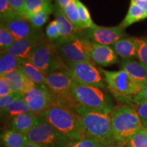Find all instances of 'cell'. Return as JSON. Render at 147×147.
Listing matches in <instances>:
<instances>
[{
  "label": "cell",
  "mask_w": 147,
  "mask_h": 147,
  "mask_svg": "<svg viewBox=\"0 0 147 147\" xmlns=\"http://www.w3.org/2000/svg\"><path fill=\"white\" fill-rule=\"evenodd\" d=\"M26 136L29 141L44 147H65L69 142L67 137L40 117Z\"/></svg>",
  "instance_id": "cell-7"
},
{
  "label": "cell",
  "mask_w": 147,
  "mask_h": 147,
  "mask_svg": "<svg viewBox=\"0 0 147 147\" xmlns=\"http://www.w3.org/2000/svg\"><path fill=\"white\" fill-rule=\"evenodd\" d=\"M134 1L147 13V0H134Z\"/></svg>",
  "instance_id": "cell-41"
},
{
  "label": "cell",
  "mask_w": 147,
  "mask_h": 147,
  "mask_svg": "<svg viewBox=\"0 0 147 147\" xmlns=\"http://www.w3.org/2000/svg\"><path fill=\"white\" fill-rule=\"evenodd\" d=\"M28 60L46 76L55 71L66 70L67 68L65 61L60 57L55 44L49 40L38 46Z\"/></svg>",
  "instance_id": "cell-5"
},
{
  "label": "cell",
  "mask_w": 147,
  "mask_h": 147,
  "mask_svg": "<svg viewBox=\"0 0 147 147\" xmlns=\"http://www.w3.org/2000/svg\"><path fill=\"white\" fill-rule=\"evenodd\" d=\"M27 113H32V111L23 97L1 111V115L3 119H11L16 116Z\"/></svg>",
  "instance_id": "cell-24"
},
{
  "label": "cell",
  "mask_w": 147,
  "mask_h": 147,
  "mask_svg": "<svg viewBox=\"0 0 147 147\" xmlns=\"http://www.w3.org/2000/svg\"><path fill=\"white\" fill-rule=\"evenodd\" d=\"M8 1L12 10L20 15L25 16L26 0H8Z\"/></svg>",
  "instance_id": "cell-37"
},
{
  "label": "cell",
  "mask_w": 147,
  "mask_h": 147,
  "mask_svg": "<svg viewBox=\"0 0 147 147\" xmlns=\"http://www.w3.org/2000/svg\"><path fill=\"white\" fill-rule=\"evenodd\" d=\"M61 36L59 24L57 20L51 21L46 28V37L49 41L55 42Z\"/></svg>",
  "instance_id": "cell-33"
},
{
  "label": "cell",
  "mask_w": 147,
  "mask_h": 147,
  "mask_svg": "<svg viewBox=\"0 0 147 147\" xmlns=\"http://www.w3.org/2000/svg\"><path fill=\"white\" fill-rule=\"evenodd\" d=\"M42 10H47L52 14L55 12V5L48 0H26L24 17L26 18Z\"/></svg>",
  "instance_id": "cell-25"
},
{
  "label": "cell",
  "mask_w": 147,
  "mask_h": 147,
  "mask_svg": "<svg viewBox=\"0 0 147 147\" xmlns=\"http://www.w3.org/2000/svg\"><path fill=\"white\" fill-rule=\"evenodd\" d=\"M62 10H63V12L65 14V17L72 24L74 28L79 33H80L82 31L85 29L81 21H80L78 7H77L76 0H71L70 2L65 7H64L62 9Z\"/></svg>",
  "instance_id": "cell-26"
},
{
  "label": "cell",
  "mask_w": 147,
  "mask_h": 147,
  "mask_svg": "<svg viewBox=\"0 0 147 147\" xmlns=\"http://www.w3.org/2000/svg\"><path fill=\"white\" fill-rule=\"evenodd\" d=\"M53 43L64 61L93 63L89 57L93 42L84 38L80 34L65 41Z\"/></svg>",
  "instance_id": "cell-6"
},
{
  "label": "cell",
  "mask_w": 147,
  "mask_h": 147,
  "mask_svg": "<svg viewBox=\"0 0 147 147\" xmlns=\"http://www.w3.org/2000/svg\"><path fill=\"white\" fill-rule=\"evenodd\" d=\"M75 110L80 117L84 131L89 136L96 139L108 147L116 143L112 131L111 114L89 109L79 104Z\"/></svg>",
  "instance_id": "cell-2"
},
{
  "label": "cell",
  "mask_w": 147,
  "mask_h": 147,
  "mask_svg": "<svg viewBox=\"0 0 147 147\" xmlns=\"http://www.w3.org/2000/svg\"><path fill=\"white\" fill-rule=\"evenodd\" d=\"M21 69L36 84L46 85V76L29 60H23Z\"/></svg>",
  "instance_id": "cell-27"
},
{
  "label": "cell",
  "mask_w": 147,
  "mask_h": 147,
  "mask_svg": "<svg viewBox=\"0 0 147 147\" xmlns=\"http://www.w3.org/2000/svg\"><path fill=\"white\" fill-rule=\"evenodd\" d=\"M111 125L114 139L119 146L144 127L136 111L126 105L114 108L111 113Z\"/></svg>",
  "instance_id": "cell-3"
},
{
  "label": "cell",
  "mask_w": 147,
  "mask_h": 147,
  "mask_svg": "<svg viewBox=\"0 0 147 147\" xmlns=\"http://www.w3.org/2000/svg\"><path fill=\"white\" fill-rule=\"evenodd\" d=\"M146 12L144 10H142L134 0H131L127 13L123 21L119 25V26L125 29L131 25L132 24L146 19Z\"/></svg>",
  "instance_id": "cell-23"
},
{
  "label": "cell",
  "mask_w": 147,
  "mask_h": 147,
  "mask_svg": "<svg viewBox=\"0 0 147 147\" xmlns=\"http://www.w3.org/2000/svg\"><path fill=\"white\" fill-rule=\"evenodd\" d=\"M70 1L71 0H56V3H57L61 9H63L64 7H65Z\"/></svg>",
  "instance_id": "cell-42"
},
{
  "label": "cell",
  "mask_w": 147,
  "mask_h": 147,
  "mask_svg": "<svg viewBox=\"0 0 147 147\" xmlns=\"http://www.w3.org/2000/svg\"><path fill=\"white\" fill-rule=\"evenodd\" d=\"M134 98L137 100H142L147 102V83L143 86L138 94L134 96Z\"/></svg>",
  "instance_id": "cell-40"
},
{
  "label": "cell",
  "mask_w": 147,
  "mask_h": 147,
  "mask_svg": "<svg viewBox=\"0 0 147 147\" xmlns=\"http://www.w3.org/2000/svg\"><path fill=\"white\" fill-rule=\"evenodd\" d=\"M14 93L10 85L4 78L0 77V97H2Z\"/></svg>",
  "instance_id": "cell-39"
},
{
  "label": "cell",
  "mask_w": 147,
  "mask_h": 147,
  "mask_svg": "<svg viewBox=\"0 0 147 147\" xmlns=\"http://www.w3.org/2000/svg\"><path fill=\"white\" fill-rule=\"evenodd\" d=\"M71 95L79 105L89 109L111 114L114 110L111 98L100 88L83 85L74 81Z\"/></svg>",
  "instance_id": "cell-4"
},
{
  "label": "cell",
  "mask_w": 147,
  "mask_h": 147,
  "mask_svg": "<svg viewBox=\"0 0 147 147\" xmlns=\"http://www.w3.org/2000/svg\"><path fill=\"white\" fill-rule=\"evenodd\" d=\"M65 147H108L93 138L88 136L76 141H69Z\"/></svg>",
  "instance_id": "cell-32"
},
{
  "label": "cell",
  "mask_w": 147,
  "mask_h": 147,
  "mask_svg": "<svg viewBox=\"0 0 147 147\" xmlns=\"http://www.w3.org/2000/svg\"><path fill=\"white\" fill-rule=\"evenodd\" d=\"M1 24L6 27L16 40L29 38L41 32L39 29H35L26 18L15 11L1 20Z\"/></svg>",
  "instance_id": "cell-13"
},
{
  "label": "cell",
  "mask_w": 147,
  "mask_h": 147,
  "mask_svg": "<svg viewBox=\"0 0 147 147\" xmlns=\"http://www.w3.org/2000/svg\"><path fill=\"white\" fill-rule=\"evenodd\" d=\"M39 117L47 121L69 141H76L89 136L84 131L76 110L67 106H54L42 113Z\"/></svg>",
  "instance_id": "cell-1"
},
{
  "label": "cell",
  "mask_w": 147,
  "mask_h": 147,
  "mask_svg": "<svg viewBox=\"0 0 147 147\" xmlns=\"http://www.w3.org/2000/svg\"><path fill=\"white\" fill-rule=\"evenodd\" d=\"M89 57L93 63L103 67H108L119 61L118 56L113 47L93 42Z\"/></svg>",
  "instance_id": "cell-16"
},
{
  "label": "cell",
  "mask_w": 147,
  "mask_h": 147,
  "mask_svg": "<svg viewBox=\"0 0 147 147\" xmlns=\"http://www.w3.org/2000/svg\"><path fill=\"white\" fill-rule=\"evenodd\" d=\"M139 47L137 59L141 63L147 65V37L138 38Z\"/></svg>",
  "instance_id": "cell-35"
},
{
  "label": "cell",
  "mask_w": 147,
  "mask_h": 147,
  "mask_svg": "<svg viewBox=\"0 0 147 147\" xmlns=\"http://www.w3.org/2000/svg\"><path fill=\"white\" fill-rule=\"evenodd\" d=\"M48 1H52V0H48Z\"/></svg>",
  "instance_id": "cell-44"
},
{
  "label": "cell",
  "mask_w": 147,
  "mask_h": 147,
  "mask_svg": "<svg viewBox=\"0 0 147 147\" xmlns=\"http://www.w3.org/2000/svg\"><path fill=\"white\" fill-rule=\"evenodd\" d=\"M138 47V38L124 37L116 42L112 47L122 59H133V58H137Z\"/></svg>",
  "instance_id": "cell-17"
},
{
  "label": "cell",
  "mask_w": 147,
  "mask_h": 147,
  "mask_svg": "<svg viewBox=\"0 0 147 147\" xmlns=\"http://www.w3.org/2000/svg\"><path fill=\"white\" fill-rule=\"evenodd\" d=\"M14 11L9 5L8 0H0V19H4Z\"/></svg>",
  "instance_id": "cell-38"
},
{
  "label": "cell",
  "mask_w": 147,
  "mask_h": 147,
  "mask_svg": "<svg viewBox=\"0 0 147 147\" xmlns=\"http://www.w3.org/2000/svg\"><path fill=\"white\" fill-rule=\"evenodd\" d=\"M39 116L32 113L17 115L10 119V126L12 129L27 135L36 124Z\"/></svg>",
  "instance_id": "cell-20"
},
{
  "label": "cell",
  "mask_w": 147,
  "mask_h": 147,
  "mask_svg": "<svg viewBox=\"0 0 147 147\" xmlns=\"http://www.w3.org/2000/svg\"><path fill=\"white\" fill-rule=\"evenodd\" d=\"M0 77H2L8 82L14 92L19 93L23 96L29 93L36 86V84L25 75L21 67Z\"/></svg>",
  "instance_id": "cell-15"
},
{
  "label": "cell",
  "mask_w": 147,
  "mask_h": 147,
  "mask_svg": "<svg viewBox=\"0 0 147 147\" xmlns=\"http://www.w3.org/2000/svg\"><path fill=\"white\" fill-rule=\"evenodd\" d=\"M76 3L80 21H81L82 25H84V28L86 29L94 27L96 25L92 20L91 14H90L87 6L84 3H82L80 0H76Z\"/></svg>",
  "instance_id": "cell-29"
},
{
  "label": "cell",
  "mask_w": 147,
  "mask_h": 147,
  "mask_svg": "<svg viewBox=\"0 0 147 147\" xmlns=\"http://www.w3.org/2000/svg\"><path fill=\"white\" fill-rule=\"evenodd\" d=\"M120 147H147V128L143 127Z\"/></svg>",
  "instance_id": "cell-28"
},
{
  "label": "cell",
  "mask_w": 147,
  "mask_h": 147,
  "mask_svg": "<svg viewBox=\"0 0 147 147\" xmlns=\"http://www.w3.org/2000/svg\"><path fill=\"white\" fill-rule=\"evenodd\" d=\"M16 41V38L4 25L0 23V49L6 50Z\"/></svg>",
  "instance_id": "cell-31"
},
{
  "label": "cell",
  "mask_w": 147,
  "mask_h": 147,
  "mask_svg": "<svg viewBox=\"0 0 147 147\" xmlns=\"http://www.w3.org/2000/svg\"><path fill=\"white\" fill-rule=\"evenodd\" d=\"M51 13L47 10H42L25 18L30 23L35 29H39L47 23Z\"/></svg>",
  "instance_id": "cell-30"
},
{
  "label": "cell",
  "mask_w": 147,
  "mask_h": 147,
  "mask_svg": "<svg viewBox=\"0 0 147 147\" xmlns=\"http://www.w3.org/2000/svg\"><path fill=\"white\" fill-rule=\"evenodd\" d=\"M132 101L135 103L134 109L138 115L143 126L147 128V102L135 98H133Z\"/></svg>",
  "instance_id": "cell-34"
},
{
  "label": "cell",
  "mask_w": 147,
  "mask_h": 147,
  "mask_svg": "<svg viewBox=\"0 0 147 147\" xmlns=\"http://www.w3.org/2000/svg\"><path fill=\"white\" fill-rule=\"evenodd\" d=\"M80 34L93 43L113 47L117 41L124 38L125 32L119 25L104 27L96 25L94 27L82 31Z\"/></svg>",
  "instance_id": "cell-12"
},
{
  "label": "cell",
  "mask_w": 147,
  "mask_h": 147,
  "mask_svg": "<svg viewBox=\"0 0 147 147\" xmlns=\"http://www.w3.org/2000/svg\"><path fill=\"white\" fill-rule=\"evenodd\" d=\"M109 89L116 96L129 97L138 94L144 85L136 81L123 69L108 71L100 69Z\"/></svg>",
  "instance_id": "cell-9"
},
{
  "label": "cell",
  "mask_w": 147,
  "mask_h": 147,
  "mask_svg": "<svg viewBox=\"0 0 147 147\" xmlns=\"http://www.w3.org/2000/svg\"><path fill=\"white\" fill-rule=\"evenodd\" d=\"M25 147H44V146H42L39 144H35V143H34V142H30V141H29V142L27 143L26 145H25Z\"/></svg>",
  "instance_id": "cell-43"
},
{
  "label": "cell",
  "mask_w": 147,
  "mask_h": 147,
  "mask_svg": "<svg viewBox=\"0 0 147 147\" xmlns=\"http://www.w3.org/2000/svg\"><path fill=\"white\" fill-rule=\"evenodd\" d=\"M73 78L66 70L55 71L46 76V85L61 98L69 103L74 109L78 105L71 95Z\"/></svg>",
  "instance_id": "cell-11"
},
{
  "label": "cell",
  "mask_w": 147,
  "mask_h": 147,
  "mask_svg": "<svg viewBox=\"0 0 147 147\" xmlns=\"http://www.w3.org/2000/svg\"><path fill=\"white\" fill-rule=\"evenodd\" d=\"M121 69L127 71L138 83H147V65L134 59H122L120 62Z\"/></svg>",
  "instance_id": "cell-18"
},
{
  "label": "cell",
  "mask_w": 147,
  "mask_h": 147,
  "mask_svg": "<svg viewBox=\"0 0 147 147\" xmlns=\"http://www.w3.org/2000/svg\"><path fill=\"white\" fill-rule=\"evenodd\" d=\"M23 98L32 113L38 116L56 105H63L74 109L67 101L57 96L47 85L36 84L34 89L24 95Z\"/></svg>",
  "instance_id": "cell-8"
},
{
  "label": "cell",
  "mask_w": 147,
  "mask_h": 147,
  "mask_svg": "<svg viewBox=\"0 0 147 147\" xmlns=\"http://www.w3.org/2000/svg\"><path fill=\"white\" fill-rule=\"evenodd\" d=\"M23 95H20L19 93H12V94H10L6 96L0 97V110L2 111L4 109H5L8 106H10L11 104H12L16 100H18V99L23 97Z\"/></svg>",
  "instance_id": "cell-36"
},
{
  "label": "cell",
  "mask_w": 147,
  "mask_h": 147,
  "mask_svg": "<svg viewBox=\"0 0 147 147\" xmlns=\"http://www.w3.org/2000/svg\"><path fill=\"white\" fill-rule=\"evenodd\" d=\"M1 140L5 147H25L29 142L25 134L12 129L3 130L1 134Z\"/></svg>",
  "instance_id": "cell-21"
},
{
  "label": "cell",
  "mask_w": 147,
  "mask_h": 147,
  "mask_svg": "<svg viewBox=\"0 0 147 147\" xmlns=\"http://www.w3.org/2000/svg\"><path fill=\"white\" fill-rule=\"evenodd\" d=\"M47 37L41 32L38 34L18 40L6 51L23 60H28L32 53L40 45L47 41Z\"/></svg>",
  "instance_id": "cell-14"
},
{
  "label": "cell",
  "mask_w": 147,
  "mask_h": 147,
  "mask_svg": "<svg viewBox=\"0 0 147 147\" xmlns=\"http://www.w3.org/2000/svg\"><path fill=\"white\" fill-rule=\"evenodd\" d=\"M23 59L5 50L0 51V76L21 67Z\"/></svg>",
  "instance_id": "cell-22"
},
{
  "label": "cell",
  "mask_w": 147,
  "mask_h": 147,
  "mask_svg": "<svg viewBox=\"0 0 147 147\" xmlns=\"http://www.w3.org/2000/svg\"><path fill=\"white\" fill-rule=\"evenodd\" d=\"M55 20L58 21L59 24L61 29V36L59 39L55 41L57 42H63L67 40L72 37L76 36L80 34L72 24L69 22L67 18L65 17V14L63 12L62 9L59 6V5L55 2Z\"/></svg>",
  "instance_id": "cell-19"
},
{
  "label": "cell",
  "mask_w": 147,
  "mask_h": 147,
  "mask_svg": "<svg viewBox=\"0 0 147 147\" xmlns=\"http://www.w3.org/2000/svg\"><path fill=\"white\" fill-rule=\"evenodd\" d=\"M68 72L74 81L83 85L104 88L106 85L105 78L100 69L97 68L93 63L65 61Z\"/></svg>",
  "instance_id": "cell-10"
}]
</instances>
